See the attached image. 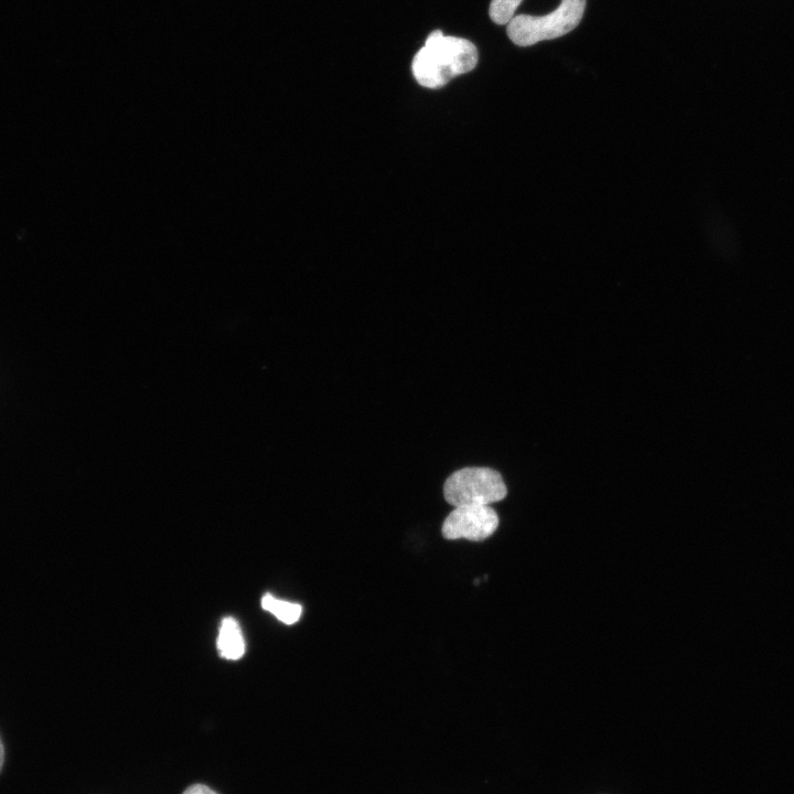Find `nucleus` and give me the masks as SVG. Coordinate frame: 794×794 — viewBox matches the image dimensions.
Here are the masks:
<instances>
[{
  "label": "nucleus",
  "mask_w": 794,
  "mask_h": 794,
  "mask_svg": "<svg viewBox=\"0 0 794 794\" xmlns=\"http://www.w3.org/2000/svg\"><path fill=\"white\" fill-rule=\"evenodd\" d=\"M587 0H560L559 6L545 15H515L507 24L509 40L518 46L560 37L581 21Z\"/></svg>",
  "instance_id": "nucleus-2"
},
{
  "label": "nucleus",
  "mask_w": 794,
  "mask_h": 794,
  "mask_svg": "<svg viewBox=\"0 0 794 794\" xmlns=\"http://www.w3.org/2000/svg\"><path fill=\"white\" fill-rule=\"evenodd\" d=\"M523 0H492L489 8L491 20L498 24H508Z\"/></svg>",
  "instance_id": "nucleus-7"
},
{
  "label": "nucleus",
  "mask_w": 794,
  "mask_h": 794,
  "mask_svg": "<svg viewBox=\"0 0 794 794\" xmlns=\"http://www.w3.org/2000/svg\"><path fill=\"white\" fill-rule=\"evenodd\" d=\"M262 608L286 624H293L301 615L302 608L297 603L279 600L270 594H266L261 600Z\"/></svg>",
  "instance_id": "nucleus-6"
},
{
  "label": "nucleus",
  "mask_w": 794,
  "mask_h": 794,
  "mask_svg": "<svg viewBox=\"0 0 794 794\" xmlns=\"http://www.w3.org/2000/svg\"><path fill=\"white\" fill-rule=\"evenodd\" d=\"M507 494L501 474L490 468L471 466L453 472L444 482L443 495L454 507L490 505Z\"/></svg>",
  "instance_id": "nucleus-3"
},
{
  "label": "nucleus",
  "mask_w": 794,
  "mask_h": 794,
  "mask_svg": "<svg viewBox=\"0 0 794 794\" xmlns=\"http://www.w3.org/2000/svg\"><path fill=\"white\" fill-rule=\"evenodd\" d=\"M217 646L228 659H237L244 654V641L237 622L226 618L222 622Z\"/></svg>",
  "instance_id": "nucleus-5"
},
{
  "label": "nucleus",
  "mask_w": 794,
  "mask_h": 794,
  "mask_svg": "<svg viewBox=\"0 0 794 794\" xmlns=\"http://www.w3.org/2000/svg\"><path fill=\"white\" fill-rule=\"evenodd\" d=\"M183 794H217L213 790H211L208 786L203 784H193L189 786Z\"/></svg>",
  "instance_id": "nucleus-8"
},
{
  "label": "nucleus",
  "mask_w": 794,
  "mask_h": 794,
  "mask_svg": "<svg viewBox=\"0 0 794 794\" xmlns=\"http://www.w3.org/2000/svg\"><path fill=\"white\" fill-rule=\"evenodd\" d=\"M498 523L496 512L489 505L459 506L447 516L441 532L447 539L481 541L496 530Z\"/></svg>",
  "instance_id": "nucleus-4"
},
{
  "label": "nucleus",
  "mask_w": 794,
  "mask_h": 794,
  "mask_svg": "<svg viewBox=\"0 0 794 794\" xmlns=\"http://www.w3.org/2000/svg\"><path fill=\"white\" fill-rule=\"evenodd\" d=\"M3 761H4V749H3L2 741L0 739V771L3 765Z\"/></svg>",
  "instance_id": "nucleus-9"
},
{
  "label": "nucleus",
  "mask_w": 794,
  "mask_h": 794,
  "mask_svg": "<svg viewBox=\"0 0 794 794\" xmlns=\"http://www.w3.org/2000/svg\"><path fill=\"white\" fill-rule=\"evenodd\" d=\"M476 46L469 40L432 31L415 54L411 69L419 85L439 88L471 72L478 64Z\"/></svg>",
  "instance_id": "nucleus-1"
}]
</instances>
